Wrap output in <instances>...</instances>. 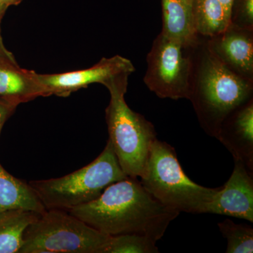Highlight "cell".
Here are the masks:
<instances>
[{"label":"cell","instance_id":"5bb4252c","mask_svg":"<svg viewBox=\"0 0 253 253\" xmlns=\"http://www.w3.org/2000/svg\"><path fill=\"white\" fill-rule=\"evenodd\" d=\"M12 209L40 214L46 211L29 183L11 175L0 164V212Z\"/></svg>","mask_w":253,"mask_h":253},{"label":"cell","instance_id":"7c38bea8","mask_svg":"<svg viewBox=\"0 0 253 253\" xmlns=\"http://www.w3.org/2000/svg\"><path fill=\"white\" fill-rule=\"evenodd\" d=\"M39 96H43V91L36 72L0 63V99L18 106Z\"/></svg>","mask_w":253,"mask_h":253},{"label":"cell","instance_id":"9a60e30c","mask_svg":"<svg viewBox=\"0 0 253 253\" xmlns=\"http://www.w3.org/2000/svg\"><path fill=\"white\" fill-rule=\"evenodd\" d=\"M41 214L23 209L0 212V253H19L25 231Z\"/></svg>","mask_w":253,"mask_h":253},{"label":"cell","instance_id":"ffe728a7","mask_svg":"<svg viewBox=\"0 0 253 253\" xmlns=\"http://www.w3.org/2000/svg\"><path fill=\"white\" fill-rule=\"evenodd\" d=\"M17 106L16 105L0 99V134H1V129H2L4 123L14 113Z\"/></svg>","mask_w":253,"mask_h":253},{"label":"cell","instance_id":"30bf717a","mask_svg":"<svg viewBox=\"0 0 253 253\" xmlns=\"http://www.w3.org/2000/svg\"><path fill=\"white\" fill-rule=\"evenodd\" d=\"M206 40L208 47L221 64L253 83V30L229 23L224 31Z\"/></svg>","mask_w":253,"mask_h":253},{"label":"cell","instance_id":"4fadbf2b","mask_svg":"<svg viewBox=\"0 0 253 253\" xmlns=\"http://www.w3.org/2000/svg\"><path fill=\"white\" fill-rule=\"evenodd\" d=\"M163 29L165 36L190 46L199 40L194 27L192 0H161Z\"/></svg>","mask_w":253,"mask_h":253},{"label":"cell","instance_id":"7402d4cb","mask_svg":"<svg viewBox=\"0 0 253 253\" xmlns=\"http://www.w3.org/2000/svg\"><path fill=\"white\" fill-rule=\"evenodd\" d=\"M219 2L221 3V4L222 5L223 8H224V11H225L226 16H227V17L229 20V22H230L231 9L234 0H219Z\"/></svg>","mask_w":253,"mask_h":253},{"label":"cell","instance_id":"3957f363","mask_svg":"<svg viewBox=\"0 0 253 253\" xmlns=\"http://www.w3.org/2000/svg\"><path fill=\"white\" fill-rule=\"evenodd\" d=\"M129 75L116 78L109 86L111 99L106 109L109 140L126 175L140 178L144 172L151 145L156 140L154 125L126 104Z\"/></svg>","mask_w":253,"mask_h":253},{"label":"cell","instance_id":"7a4b0ae2","mask_svg":"<svg viewBox=\"0 0 253 253\" xmlns=\"http://www.w3.org/2000/svg\"><path fill=\"white\" fill-rule=\"evenodd\" d=\"M191 58L189 96L201 127L217 138L221 123L253 98V83L239 77L221 64L208 47L206 38L186 46Z\"/></svg>","mask_w":253,"mask_h":253},{"label":"cell","instance_id":"ac0fdd59","mask_svg":"<svg viewBox=\"0 0 253 253\" xmlns=\"http://www.w3.org/2000/svg\"><path fill=\"white\" fill-rule=\"evenodd\" d=\"M156 241L149 236L128 234L110 236L104 253H157Z\"/></svg>","mask_w":253,"mask_h":253},{"label":"cell","instance_id":"8fae6325","mask_svg":"<svg viewBox=\"0 0 253 253\" xmlns=\"http://www.w3.org/2000/svg\"><path fill=\"white\" fill-rule=\"evenodd\" d=\"M216 139L253 173V98L226 116Z\"/></svg>","mask_w":253,"mask_h":253},{"label":"cell","instance_id":"ba28073f","mask_svg":"<svg viewBox=\"0 0 253 253\" xmlns=\"http://www.w3.org/2000/svg\"><path fill=\"white\" fill-rule=\"evenodd\" d=\"M134 71L135 68L129 59L116 55L102 58L92 67L86 69L56 74L37 73V78L42 88L43 96L56 95L67 97L94 83H100L107 87L116 78L123 75L130 76Z\"/></svg>","mask_w":253,"mask_h":253},{"label":"cell","instance_id":"603a6c76","mask_svg":"<svg viewBox=\"0 0 253 253\" xmlns=\"http://www.w3.org/2000/svg\"><path fill=\"white\" fill-rule=\"evenodd\" d=\"M23 0H0V4L9 8L10 6H16L21 4Z\"/></svg>","mask_w":253,"mask_h":253},{"label":"cell","instance_id":"cb8c5ba5","mask_svg":"<svg viewBox=\"0 0 253 253\" xmlns=\"http://www.w3.org/2000/svg\"><path fill=\"white\" fill-rule=\"evenodd\" d=\"M7 9L8 8L6 7L4 5L0 4V25H1V20H2L3 17H4L5 13H6Z\"/></svg>","mask_w":253,"mask_h":253},{"label":"cell","instance_id":"5b68a950","mask_svg":"<svg viewBox=\"0 0 253 253\" xmlns=\"http://www.w3.org/2000/svg\"><path fill=\"white\" fill-rule=\"evenodd\" d=\"M126 177L108 140L101 154L84 168L62 177L29 184L46 210L69 211L97 199L108 186Z\"/></svg>","mask_w":253,"mask_h":253},{"label":"cell","instance_id":"2e32d148","mask_svg":"<svg viewBox=\"0 0 253 253\" xmlns=\"http://www.w3.org/2000/svg\"><path fill=\"white\" fill-rule=\"evenodd\" d=\"M192 15L196 33L204 38L217 36L230 23L219 0H192Z\"/></svg>","mask_w":253,"mask_h":253},{"label":"cell","instance_id":"52a82bcc","mask_svg":"<svg viewBox=\"0 0 253 253\" xmlns=\"http://www.w3.org/2000/svg\"><path fill=\"white\" fill-rule=\"evenodd\" d=\"M145 84L161 99H188L191 58L187 47L160 33L146 57Z\"/></svg>","mask_w":253,"mask_h":253},{"label":"cell","instance_id":"9c48e42d","mask_svg":"<svg viewBox=\"0 0 253 253\" xmlns=\"http://www.w3.org/2000/svg\"><path fill=\"white\" fill-rule=\"evenodd\" d=\"M204 213L220 214L253 222V179L245 165L234 160L229 180L217 188L214 197L205 208Z\"/></svg>","mask_w":253,"mask_h":253},{"label":"cell","instance_id":"d6986e66","mask_svg":"<svg viewBox=\"0 0 253 253\" xmlns=\"http://www.w3.org/2000/svg\"><path fill=\"white\" fill-rule=\"evenodd\" d=\"M230 23L253 30V0H234L231 9Z\"/></svg>","mask_w":253,"mask_h":253},{"label":"cell","instance_id":"6da1fadb","mask_svg":"<svg viewBox=\"0 0 253 253\" xmlns=\"http://www.w3.org/2000/svg\"><path fill=\"white\" fill-rule=\"evenodd\" d=\"M105 235L136 234L161 239L179 214L144 189L138 178L128 177L106 188L97 199L68 211Z\"/></svg>","mask_w":253,"mask_h":253},{"label":"cell","instance_id":"277c9868","mask_svg":"<svg viewBox=\"0 0 253 253\" xmlns=\"http://www.w3.org/2000/svg\"><path fill=\"white\" fill-rule=\"evenodd\" d=\"M144 189L161 204L177 212L204 214L217 189L204 187L186 176L174 148L156 139L151 145L144 172Z\"/></svg>","mask_w":253,"mask_h":253},{"label":"cell","instance_id":"44dd1931","mask_svg":"<svg viewBox=\"0 0 253 253\" xmlns=\"http://www.w3.org/2000/svg\"><path fill=\"white\" fill-rule=\"evenodd\" d=\"M0 63H9V64L18 65L15 59L14 54L6 49L3 42L2 37L0 28Z\"/></svg>","mask_w":253,"mask_h":253},{"label":"cell","instance_id":"e0dca14e","mask_svg":"<svg viewBox=\"0 0 253 253\" xmlns=\"http://www.w3.org/2000/svg\"><path fill=\"white\" fill-rule=\"evenodd\" d=\"M219 231L227 241L226 253H252L253 229L244 224H236L229 219L218 224Z\"/></svg>","mask_w":253,"mask_h":253},{"label":"cell","instance_id":"8992f818","mask_svg":"<svg viewBox=\"0 0 253 253\" xmlns=\"http://www.w3.org/2000/svg\"><path fill=\"white\" fill-rule=\"evenodd\" d=\"M110 236L62 210H46L28 226L19 253H104Z\"/></svg>","mask_w":253,"mask_h":253}]
</instances>
